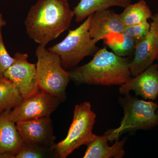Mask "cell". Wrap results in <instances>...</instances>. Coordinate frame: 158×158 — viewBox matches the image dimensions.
I'll use <instances>...</instances> for the list:
<instances>
[{
  "mask_svg": "<svg viewBox=\"0 0 158 158\" xmlns=\"http://www.w3.org/2000/svg\"><path fill=\"white\" fill-rule=\"evenodd\" d=\"M119 98V103L124 112L120 125L108 130V140L117 141L124 133L138 130H149L158 125V106L152 101H145L130 94Z\"/></svg>",
  "mask_w": 158,
  "mask_h": 158,
  "instance_id": "obj_3",
  "label": "cell"
},
{
  "mask_svg": "<svg viewBox=\"0 0 158 158\" xmlns=\"http://www.w3.org/2000/svg\"><path fill=\"white\" fill-rule=\"evenodd\" d=\"M157 60H158V59H157Z\"/></svg>",
  "mask_w": 158,
  "mask_h": 158,
  "instance_id": "obj_26",
  "label": "cell"
},
{
  "mask_svg": "<svg viewBox=\"0 0 158 158\" xmlns=\"http://www.w3.org/2000/svg\"><path fill=\"white\" fill-rule=\"evenodd\" d=\"M2 112H1V111H0V115H1V114H2Z\"/></svg>",
  "mask_w": 158,
  "mask_h": 158,
  "instance_id": "obj_23",
  "label": "cell"
},
{
  "mask_svg": "<svg viewBox=\"0 0 158 158\" xmlns=\"http://www.w3.org/2000/svg\"><path fill=\"white\" fill-rule=\"evenodd\" d=\"M18 88L11 81L4 77L0 80V111L11 110L23 100Z\"/></svg>",
  "mask_w": 158,
  "mask_h": 158,
  "instance_id": "obj_17",
  "label": "cell"
},
{
  "mask_svg": "<svg viewBox=\"0 0 158 158\" xmlns=\"http://www.w3.org/2000/svg\"><path fill=\"white\" fill-rule=\"evenodd\" d=\"M132 0H80L73 11L75 21L82 22L88 16L98 10L109 9L110 7L125 8L131 4Z\"/></svg>",
  "mask_w": 158,
  "mask_h": 158,
  "instance_id": "obj_15",
  "label": "cell"
},
{
  "mask_svg": "<svg viewBox=\"0 0 158 158\" xmlns=\"http://www.w3.org/2000/svg\"><path fill=\"white\" fill-rule=\"evenodd\" d=\"M96 117L89 102L75 106L67 136L53 146L57 158H66L75 150L82 145L88 146L95 139L97 135L93 134V129Z\"/></svg>",
  "mask_w": 158,
  "mask_h": 158,
  "instance_id": "obj_5",
  "label": "cell"
},
{
  "mask_svg": "<svg viewBox=\"0 0 158 158\" xmlns=\"http://www.w3.org/2000/svg\"><path fill=\"white\" fill-rule=\"evenodd\" d=\"M16 126L23 142L48 147L56 143L50 116L18 122Z\"/></svg>",
  "mask_w": 158,
  "mask_h": 158,
  "instance_id": "obj_10",
  "label": "cell"
},
{
  "mask_svg": "<svg viewBox=\"0 0 158 158\" xmlns=\"http://www.w3.org/2000/svg\"><path fill=\"white\" fill-rule=\"evenodd\" d=\"M126 26L119 16L109 9L98 10L91 14L89 31L97 43L111 34H123Z\"/></svg>",
  "mask_w": 158,
  "mask_h": 158,
  "instance_id": "obj_12",
  "label": "cell"
},
{
  "mask_svg": "<svg viewBox=\"0 0 158 158\" xmlns=\"http://www.w3.org/2000/svg\"><path fill=\"white\" fill-rule=\"evenodd\" d=\"M106 46L119 56L125 57L135 52V40L123 34H111L103 40Z\"/></svg>",
  "mask_w": 158,
  "mask_h": 158,
  "instance_id": "obj_18",
  "label": "cell"
},
{
  "mask_svg": "<svg viewBox=\"0 0 158 158\" xmlns=\"http://www.w3.org/2000/svg\"><path fill=\"white\" fill-rule=\"evenodd\" d=\"M130 62L105 46L99 49L90 62L68 72L70 80L80 85L120 86L131 78Z\"/></svg>",
  "mask_w": 158,
  "mask_h": 158,
  "instance_id": "obj_2",
  "label": "cell"
},
{
  "mask_svg": "<svg viewBox=\"0 0 158 158\" xmlns=\"http://www.w3.org/2000/svg\"><path fill=\"white\" fill-rule=\"evenodd\" d=\"M57 158L53 147L23 142L15 158Z\"/></svg>",
  "mask_w": 158,
  "mask_h": 158,
  "instance_id": "obj_19",
  "label": "cell"
},
{
  "mask_svg": "<svg viewBox=\"0 0 158 158\" xmlns=\"http://www.w3.org/2000/svg\"><path fill=\"white\" fill-rule=\"evenodd\" d=\"M14 61L4 74V77L14 84L24 99L31 96L40 89L36 64L28 61L27 54L16 53Z\"/></svg>",
  "mask_w": 158,
  "mask_h": 158,
  "instance_id": "obj_8",
  "label": "cell"
},
{
  "mask_svg": "<svg viewBox=\"0 0 158 158\" xmlns=\"http://www.w3.org/2000/svg\"><path fill=\"white\" fill-rule=\"evenodd\" d=\"M91 16V14L77 28L69 30L62 41L48 49L60 57L65 70L75 68L84 58L94 56L99 49L89 31Z\"/></svg>",
  "mask_w": 158,
  "mask_h": 158,
  "instance_id": "obj_4",
  "label": "cell"
},
{
  "mask_svg": "<svg viewBox=\"0 0 158 158\" xmlns=\"http://www.w3.org/2000/svg\"><path fill=\"white\" fill-rule=\"evenodd\" d=\"M150 23L148 21L126 26L123 34L135 40L136 44L144 39L149 32Z\"/></svg>",
  "mask_w": 158,
  "mask_h": 158,
  "instance_id": "obj_20",
  "label": "cell"
},
{
  "mask_svg": "<svg viewBox=\"0 0 158 158\" xmlns=\"http://www.w3.org/2000/svg\"><path fill=\"white\" fill-rule=\"evenodd\" d=\"M65 1H68L69 0H65Z\"/></svg>",
  "mask_w": 158,
  "mask_h": 158,
  "instance_id": "obj_25",
  "label": "cell"
},
{
  "mask_svg": "<svg viewBox=\"0 0 158 158\" xmlns=\"http://www.w3.org/2000/svg\"><path fill=\"white\" fill-rule=\"evenodd\" d=\"M6 21L3 19L2 15L0 13V29H2V27L6 25Z\"/></svg>",
  "mask_w": 158,
  "mask_h": 158,
  "instance_id": "obj_22",
  "label": "cell"
},
{
  "mask_svg": "<svg viewBox=\"0 0 158 158\" xmlns=\"http://www.w3.org/2000/svg\"><path fill=\"white\" fill-rule=\"evenodd\" d=\"M157 113H158V109H157Z\"/></svg>",
  "mask_w": 158,
  "mask_h": 158,
  "instance_id": "obj_24",
  "label": "cell"
},
{
  "mask_svg": "<svg viewBox=\"0 0 158 158\" xmlns=\"http://www.w3.org/2000/svg\"><path fill=\"white\" fill-rule=\"evenodd\" d=\"M14 61V57L9 55L4 44L2 29H0V80L4 78V74Z\"/></svg>",
  "mask_w": 158,
  "mask_h": 158,
  "instance_id": "obj_21",
  "label": "cell"
},
{
  "mask_svg": "<svg viewBox=\"0 0 158 158\" xmlns=\"http://www.w3.org/2000/svg\"><path fill=\"white\" fill-rule=\"evenodd\" d=\"M36 56L40 88L65 101V91L70 78L68 71L62 67L60 57L41 45L36 49Z\"/></svg>",
  "mask_w": 158,
  "mask_h": 158,
  "instance_id": "obj_6",
  "label": "cell"
},
{
  "mask_svg": "<svg viewBox=\"0 0 158 158\" xmlns=\"http://www.w3.org/2000/svg\"><path fill=\"white\" fill-rule=\"evenodd\" d=\"M74 16L68 1L38 0L26 18V33L34 42L46 46L69 28Z\"/></svg>",
  "mask_w": 158,
  "mask_h": 158,
  "instance_id": "obj_1",
  "label": "cell"
},
{
  "mask_svg": "<svg viewBox=\"0 0 158 158\" xmlns=\"http://www.w3.org/2000/svg\"><path fill=\"white\" fill-rule=\"evenodd\" d=\"M10 111L0 115V158H15L23 142L16 123L9 119Z\"/></svg>",
  "mask_w": 158,
  "mask_h": 158,
  "instance_id": "obj_13",
  "label": "cell"
},
{
  "mask_svg": "<svg viewBox=\"0 0 158 158\" xmlns=\"http://www.w3.org/2000/svg\"><path fill=\"white\" fill-rule=\"evenodd\" d=\"M63 101L60 98L40 88L34 94L24 99L20 104L10 110L9 117L16 123L50 116Z\"/></svg>",
  "mask_w": 158,
  "mask_h": 158,
  "instance_id": "obj_7",
  "label": "cell"
},
{
  "mask_svg": "<svg viewBox=\"0 0 158 158\" xmlns=\"http://www.w3.org/2000/svg\"><path fill=\"white\" fill-rule=\"evenodd\" d=\"M131 91L144 99L156 100L158 96V64L151 65L119 88V93L123 95Z\"/></svg>",
  "mask_w": 158,
  "mask_h": 158,
  "instance_id": "obj_11",
  "label": "cell"
},
{
  "mask_svg": "<svg viewBox=\"0 0 158 158\" xmlns=\"http://www.w3.org/2000/svg\"><path fill=\"white\" fill-rule=\"evenodd\" d=\"M148 34L136 44L135 57L130 62L131 74L135 77L152 65L158 58V12L153 15Z\"/></svg>",
  "mask_w": 158,
  "mask_h": 158,
  "instance_id": "obj_9",
  "label": "cell"
},
{
  "mask_svg": "<svg viewBox=\"0 0 158 158\" xmlns=\"http://www.w3.org/2000/svg\"><path fill=\"white\" fill-rule=\"evenodd\" d=\"M127 138L115 141L112 146L108 144V131L103 135H97L96 138L87 146L84 158H121L124 156L125 144Z\"/></svg>",
  "mask_w": 158,
  "mask_h": 158,
  "instance_id": "obj_14",
  "label": "cell"
},
{
  "mask_svg": "<svg viewBox=\"0 0 158 158\" xmlns=\"http://www.w3.org/2000/svg\"><path fill=\"white\" fill-rule=\"evenodd\" d=\"M152 12L144 0L130 4L119 14L122 21L126 26L133 25L148 21L151 18Z\"/></svg>",
  "mask_w": 158,
  "mask_h": 158,
  "instance_id": "obj_16",
  "label": "cell"
}]
</instances>
